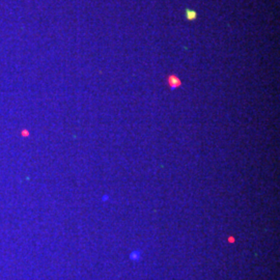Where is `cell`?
Wrapping results in <instances>:
<instances>
[{
    "instance_id": "cell-1",
    "label": "cell",
    "mask_w": 280,
    "mask_h": 280,
    "mask_svg": "<svg viewBox=\"0 0 280 280\" xmlns=\"http://www.w3.org/2000/svg\"><path fill=\"white\" fill-rule=\"evenodd\" d=\"M167 83H168V85L170 86V88L172 89V90L175 89V88H177V87H180L181 84H182L181 80L178 79V77L175 76V75L168 76L167 77Z\"/></svg>"
},
{
    "instance_id": "cell-2",
    "label": "cell",
    "mask_w": 280,
    "mask_h": 280,
    "mask_svg": "<svg viewBox=\"0 0 280 280\" xmlns=\"http://www.w3.org/2000/svg\"><path fill=\"white\" fill-rule=\"evenodd\" d=\"M186 18H187V20L193 21V20H195L196 18H197V14H196L195 11L190 10V8H187L186 10Z\"/></svg>"
},
{
    "instance_id": "cell-3",
    "label": "cell",
    "mask_w": 280,
    "mask_h": 280,
    "mask_svg": "<svg viewBox=\"0 0 280 280\" xmlns=\"http://www.w3.org/2000/svg\"><path fill=\"white\" fill-rule=\"evenodd\" d=\"M130 258L131 260L133 261H138L140 258H141V252L139 250H134V251L130 254Z\"/></svg>"
}]
</instances>
